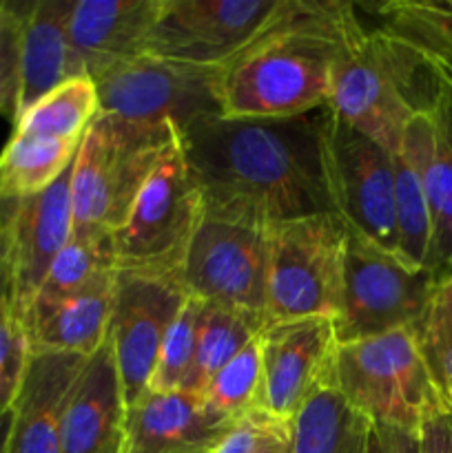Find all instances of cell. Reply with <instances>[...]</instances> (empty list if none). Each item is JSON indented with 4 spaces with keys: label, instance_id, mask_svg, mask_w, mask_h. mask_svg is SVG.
<instances>
[{
    "label": "cell",
    "instance_id": "obj_13",
    "mask_svg": "<svg viewBox=\"0 0 452 453\" xmlns=\"http://www.w3.org/2000/svg\"><path fill=\"white\" fill-rule=\"evenodd\" d=\"M286 0H162L144 53L199 66H226L282 13Z\"/></svg>",
    "mask_w": 452,
    "mask_h": 453
},
{
    "label": "cell",
    "instance_id": "obj_31",
    "mask_svg": "<svg viewBox=\"0 0 452 453\" xmlns=\"http://www.w3.org/2000/svg\"><path fill=\"white\" fill-rule=\"evenodd\" d=\"M204 301L189 296L160 348L158 365L151 376L149 392H177L189 383L198 349V327ZM146 392V394H149Z\"/></svg>",
    "mask_w": 452,
    "mask_h": 453
},
{
    "label": "cell",
    "instance_id": "obj_5",
    "mask_svg": "<svg viewBox=\"0 0 452 453\" xmlns=\"http://www.w3.org/2000/svg\"><path fill=\"white\" fill-rule=\"evenodd\" d=\"M335 389L375 427L417 434L430 411L448 405L439 394L410 327L339 343Z\"/></svg>",
    "mask_w": 452,
    "mask_h": 453
},
{
    "label": "cell",
    "instance_id": "obj_3",
    "mask_svg": "<svg viewBox=\"0 0 452 453\" xmlns=\"http://www.w3.org/2000/svg\"><path fill=\"white\" fill-rule=\"evenodd\" d=\"M428 102L430 82L415 53L381 25L368 29L353 4L332 66L328 111L394 153L408 119Z\"/></svg>",
    "mask_w": 452,
    "mask_h": 453
},
{
    "label": "cell",
    "instance_id": "obj_42",
    "mask_svg": "<svg viewBox=\"0 0 452 453\" xmlns=\"http://www.w3.org/2000/svg\"><path fill=\"white\" fill-rule=\"evenodd\" d=\"M4 303V274H3V259H0V305Z\"/></svg>",
    "mask_w": 452,
    "mask_h": 453
},
{
    "label": "cell",
    "instance_id": "obj_16",
    "mask_svg": "<svg viewBox=\"0 0 452 453\" xmlns=\"http://www.w3.org/2000/svg\"><path fill=\"white\" fill-rule=\"evenodd\" d=\"M160 9L162 0H75L69 18L75 75L93 80L142 56Z\"/></svg>",
    "mask_w": 452,
    "mask_h": 453
},
{
    "label": "cell",
    "instance_id": "obj_38",
    "mask_svg": "<svg viewBox=\"0 0 452 453\" xmlns=\"http://www.w3.org/2000/svg\"><path fill=\"white\" fill-rule=\"evenodd\" d=\"M375 427V425H372ZM381 441H384L386 451L388 453H419V442H417V434L401 432V429L393 427H377Z\"/></svg>",
    "mask_w": 452,
    "mask_h": 453
},
{
    "label": "cell",
    "instance_id": "obj_4",
    "mask_svg": "<svg viewBox=\"0 0 452 453\" xmlns=\"http://www.w3.org/2000/svg\"><path fill=\"white\" fill-rule=\"evenodd\" d=\"M175 140V128L140 127L97 113L71 171L74 234L113 237Z\"/></svg>",
    "mask_w": 452,
    "mask_h": 453
},
{
    "label": "cell",
    "instance_id": "obj_35",
    "mask_svg": "<svg viewBox=\"0 0 452 453\" xmlns=\"http://www.w3.org/2000/svg\"><path fill=\"white\" fill-rule=\"evenodd\" d=\"M288 438L291 423H282L261 410L235 423L213 453H266Z\"/></svg>",
    "mask_w": 452,
    "mask_h": 453
},
{
    "label": "cell",
    "instance_id": "obj_43",
    "mask_svg": "<svg viewBox=\"0 0 452 453\" xmlns=\"http://www.w3.org/2000/svg\"><path fill=\"white\" fill-rule=\"evenodd\" d=\"M211 453H213V451H211Z\"/></svg>",
    "mask_w": 452,
    "mask_h": 453
},
{
    "label": "cell",
    "instance_id": "obj_9",
    "mask_svg": "<svg viewBox=\"0 0 452 453\" xmlns=\"http://www.w3.org/2000/svg\"><path fill=\"white\" fill-rule=\"evenodd\" d=\"M434 286L425 268H415L346 230L341 310L332 321L337 341L350 343L415 326Z\"/></svg>",
    "mask_w": 452,
    "mask_h": 453
},
{
    "label": "cell",
    "instance_id": "obj_37",
    "mask_svg": "<svg viewBox=\"0 0 452 453\" xmlns=\"http://www.w3.org/2000/svg\"><path fill=\"white\" fill-rule=\"evenodd\" d=\"M403 44H406V47L415 53L417 60L421 62V66H424L430 75L443 80V82H448L452 87V56L450 53L437 51V49L417 47V44H408V42H403Z\"/></svg>",
    "mask_w": 452,
    "mask_h": 453
},
{
    "label": "cell",
    "instance_id": "obj_1",
    "mask_svg": "<svg viewBox=\"0 0 452 453\" xmlns=\"http://www.w3.org/2000/svg\"><path fill=\"white\" fill-rule=\"evenodd\" d=\"M326 106L295 118L208 115L177 133L204 212L270 228L335 215L323 168Z\"/></svg>",
    "mask_w": 452,
    "mask_h": 453
},
{
    "label": "cell",
    "instance_id": "obj_28",
    "mask_svg": "<svg viewBox=\"0 0 452 453\" xmlns=\"http://www.w3.org/2000/svg\"><path fill=\"white\" fill-rule=\"evenodd\" d=\"M115 273V255L111 237H93V234H71L69 243L53 261L31 312L51 308L69 296L78 295L84 288L93 286L100 279ZM27 314V317H29ZM27 321V319H25Z\"/></svg>",
    "mask_w": 452,
    "mask_h": 453
},
{
    "label": "cell",
    "instance_id": "obj_32",
    "mask_svg": "<svg viewBox=\"0 0 452 453\" xmlns=\"http://www.w3.org/2000/svg\"><path fill=\"white\" fill-rule=\"evenodd\" d=\"M377 12L386 29L452 51V0H397Z\"/></svg>",
    "mask_w": 452,
    "mask_h": 453
},
{
    "label": "cell",
    "instance_id": "obj_27",
    "mask_svg": "<svg viewBox=\"0 0 452 453\" xmlns=\"http://www.w3.org/2000/svg\"><path fill=\"white\" fill-rule=\"evenodd\" d=\"M261 327L264 326L257 319L246 314L222 305L204 303L199 314L195 363L184 392L202 394L213 376L229 365L253 339H257Z\"/></svg>",
    "mask_w": 452,
    "mask_h": 453
},
{
    "label": "cell",
    "instance_id": "obj_29",
    "mask_svg": "<svg viewBox=\"0 0 452 453\" xmlns=\"http://www.w3.org/2000/svg\"><path fill=\"white\" fill-rule=\"evenodd\" d=\"M202 401L217 420L230 427L246 416L261 411L260 341L253 339L229 365L213 376L202 392Z\"/></svg>",
    "mask_w": 452,
    "mask_h": 453
},
{
    "label": "cell",
    "instance_id": "obj_7",
    "mask_svg": "<svg viewBox=\"0 0 452 453\" xmlns=\"http://www.w3.org/2000/svg\"><path fill=\"white\" fill-rule=\"evenodd\" d=\"M222 71L142 56L93 78L100 113L151 128H175L222 113Z\"/></svg>",
    "mask_w": 452,
    "mask_h": 453
},
{
    "label": "cell",
    "instance_id": "obj_8",
    "mask_svg": "<svg viewBox=\"0 0 452 453\" xmlns=\"http://www.w3.org/2000/svg\"><path fill=\"white\" fill-rule=\"evenodd\" d=\"M202 217V193L186 166L177 137L146 177L127 219L111 237L115 268L182 273Z\"/></svg>",
    "mask_w": 452,
    "mask_h": 453
},
{
    "label": "cell",
    "instance_id": "obj_17",
    "mask_svg": "<svg viewBox=\"0 0 452 453\" xmlns=\"http://www.w3.org/2000/svg\"><path fill=\"white\" fill-rule=\"evenodd\" d=\"M127 401L109 334L87 358L62 418V453H122Z\"/></svg>",
    "mask_w": 452,
    "mask_h": 453
},
{
    "label": "cell",
    "instance_id": "obj_19",
    "mask_svg": "<svg viewBox=\"0 0 452 453\" xmlns=\"http://www.w3.org/2000/svg\"><path fill=\"white\" fill-rule=\"evenodd\" d=\"M229 429L207 410L202 394L149 392L127 411L122 453H211Z\"/></svg>",
    "mask_w": 452,
    "mask_h": 453
},
{
    "label": "cell",
    "instance_id": "obj_10",
    "mask_svg": "<svg viewBox=\"0 0 452 453\" xmlns=\"http://www.w3.org/2000/svg\"><path fill=\"white\" fill-rule=\"evenodd\" d=\"M323 168L332 212L355 237L397 255L393 153L326 106Z\"/></svg>",
    "mask_w": 452,
    "mask_h": 453
},
{
    "label": "cell",
    "instance_id": "obj_41",
    "mask_svg": "<svg viewBox=\"0 0 452 453\" xmlns=\"http://www.w3.org/2000/svg\"><path fill=\"white\" fill-rule=\"evenodd\" d=\"M288 447H291V438H288V441H284V442H279V445L270 447V449L266 453H288Z\"/></svg>",
    "mask_w": 452,
    "mask_h": 453
},
{
    "label": "cell",
    "instance_id": "obj_21",
    "mask_svg": "<svg viewBox=\"0 0 452 453\" xmlns=\"http://www.w3.org/2000/svg\"><path fill=\"white\" fill-rule=\"evenodd\" d=\"M75 0H34L22 4L16 119L62 82L78 78L69 44V18Z\"/></svg>",
    "mask_w": 452,
    "mask_h": 453
},
{
    "label": "cell",
    "instance_id": "obj_23",
    "mask_svg": "<svg viewBox=\"0 0 452 453\" xmlns=\"http://www.w3.org/2000/svg\"><path fill=\"white\" fill-rule=\"evenodd\" d=\"M425 75L430 82L428 111L434 124L433 159L428 166L433 242L425 270L434 281H441L452 274V87L428 71Z\"/></svg>",
    "mask_w": 452,
    "mask_h": 453
},
{
    "label": "cell",
    "instance_id": "obj_30",
    "mask_svg": "<svg viewBox=\"0 0 452 453\" xmlns=\"http://www.w3.org/2000/svg\"><path fill=\"white\" fill-rule=\"evenodd\" d=\"M412 332L439 394L452 407V274L437 281Z\"/></svg>",
    "mask_w": 452,
    "mask_h": 453
},
{
    "label": "cell",
    "instance_id": "obj_12",
    "mask_svg": "<svg viewBox=\"0 0 452 453\" xmlns=\"http://www.w3.org/2000/svg\"><path fill=\"white\" fill-rule=\"evenodd\" d=\"M186 299L189 292L180 273L115 268L109 341L113 345L127 410L149 392L162 341Z\"/></svg>",
    "mask_w": 452,
    "mask_h": 453
},
{
    "label": "cell",
    "instance_id": "obj_40",
    "mask_svg": "<svg viewBox=\"0 0 452 453\" xmlns=\"http://www.w3.org/2000/svg\"><path fill=\"white\" fill-rule=\"evenodd\" d=\"M9 427H12V410L0 414V453H7Z\"/></svg>",
    "mask_w": 452,
    "mask_h": 453
},
{
    "label": "cell",
    "instance_id": "obj_18",
    "mask_svg": "<svg viewBox=\"0 0 452 453\" xmlns=\"http://www.w3.org/2000/svg\"><path fill=\"white\" fill-rule=\"evenodd\" d=\"M84 365L75 354L31 352L12 405L7 453H62V418Z\"/></svg>",
    "mask_w": 452,
    "mask_h": 453
},
{
    "label": "cell",
    "instance_id": "obj_22",
    "mask_svg": "<svg viewBox=\"0 0 452 453\" xmlns=\"http://www.w3.org/2000/svg\"><path fill=\"white\" fill-rule=\"evenodd\" d=\"M113 274L51 308L31 312L25 321L31 352L93 357L109 334Z\"/></svg>",
    "mask_w": 452,
    "mask_h": 453
},
{
    "label": "cell",
    "instance_id": "obj_25",
    "mask_svg": "<svg viewBox=\"0 0 452 453\" xmlns=\"http://www.w3.org/2000/svg\"><path fill=\"white\" fill-rule=\"evenodd\" d=\"M368 429L370 423L328 388L291 423L288 453H366Z\"/></svg>",
    "mask_w": 452,
    "mask_h": 453
},
{
    "label": "cell",
    "instance_id": "obj_14",
    "mask_svg": "<svg viewBox=\"0 0 452 453\" xmlns=\"http://www.w3.org/2000/svg\"><path fill=\"white\" fill-rule=\"evenodd\" d=\"M71 171L74 166L40 195L20 202H0L4 303L22 326L53 261L74 234Z\"/></svg>",
    "mask_w": 452,
    "mask_h": 453
},
{
    "label": "cell",
    "instance_id": "obj_6",
    "mask_svg": "<svg viewBox=\"0 0 452 453\" xmlns=\"http://www.w3.org/2000/svg\"><path fill=\"white\" fill-rule=\"evenodd\" d=\"M344 239L346 228L335 215L270 226L264 326L339 317Z\"/></svg>",
    "mask_w": 452,
    "mask_h": 453
},
{
    "label": "cell",
    "instance_id": "obj_11",
    "mask_svg": "<svg viewBox=\"0 0 452 453\" xmlns=\"http://www.w3.org/2000/svg\"><path fill=\"white\" fill-rule=\"evenodd\" d=\"M180 274L189 296L242 312L264 326L269 228L204 212Z\"/></svg>",
    "mask_w": 452,
    "mask_h": 453
},
{
    "label": "cell",
    "instance_id": "obj_20",
    "mask_svg": "<svg viewBox=\"0 0 452 453\" xmlns=\"http://www.w3.org/2000/svg\"><path fill=\"white\" fill-rule=\"evenodd\" d=\"M434 124L428 109L417 111L401 133L394 162V215L397 255L415 268H425L433 242L428 199V166L433 159Z\"/></svg>",
    "mask_w": 452,
    "mask_h": 453
},
{
    "label": "cell",
    "instance_id": "obj_36",
    "mask_svg": "<svg viewBox=\"0 0 452 453\" xmlns=\"http://www.w3.org/2000/svg\"><path fill=\"white\" fill-rule=\"evenodd\" d=\"M419 453H452V407L430 411L417 432Z\"/></svg>",
    "mask_w": 452,
    "mask_h": 453
},
{
    "label": "cell",
    "instance_id": "obj_15",
    "mask_svg": "<svg viewBox=\"0 0 452 453\" xmlns=\"http://www.w3.org/2000/svg\"><path fill=\"white\" fill-rule=\"evenodd\" d=\"M261 410L292 423L323 389L335 388L337 341L332 319L310 317L261 327Z\"/></svg>",
    "mask_w": 452,
    "mask_h": 453
},
{
    "label": "cell",
    "instance_id": "obj_24",
    "mask_svg": "<svg viewBox=\"0 0 452 453\" xmlns=\"http://www.w3.org/2000/svg\"><path fill=\"white\" fill-rule=\"evenodd\" d=\"M82 142L12 133L0 153V202H20L47 190L74 166Z\"/></svg>",
    "mask_w": 452,
    "mask_h": 453
},
{
    "label": "cell",
    "instance_id": "obj_33",
    "mask_svg": "<svg viewBox=\"0 0 452 453\" xmlns=\"http://www.w3.org/2000/svg\"><path fill=\"white\" fill-rule=\"evenodd\" d=\"M31 348L20 319L7 303L0 305V414L12 410L29 365Z\"/></svg>",
    "mask_w": 452,
    "mask_h": 453
},
{
    "label": "cell",
    "instance_id": "obj_39",
    "mask_svg": "<svg viewBox=\"0 0 452 453\" xmlns=\"http://www.w3.org/2000/svg\"><path fill=\"white\" fill-rule=\"evenodd\" d=\"M366 453H388L386 451V445L384 441H381L379 432H377V427L368 429V441H366Z\"/></svg>",
    "mask_w": 452,
    "mask_h": 453
},
{
    "label": "cell",
    "instance_id": "obj_26",
    "mask_svg": "<svg viewBox=\"0 0 452 453\" xmlns=\"http://www.w3.org/2000/svg\"><path fill=\"white\" fill-rule=\"evenodd\" d=\"M100 113L97 88L89 75H78L40 97L25 111L12 133L49 137L62 142H82L93 119Z\"/></svg>",
    "mask_w": 452,
    "mask_h": 453
},
{
    "label": "cell",
    "instance_id": "obj_2",
    "mask_svg": "<svg viewBox=\"0 0 452 453\" xmlns=\"http://www.w3.org/2000/svg\"><path fill=\"white\" fill-rule=\"evenodd\" d=\"M350 7L286 0L277 20L222 71V115L295 118L328 106Z\"/></svg>",
    "mask_w": 452,
    "mask_h": 453
},
{
    "label": "cell",
    "instance_id": "obj_34",
    "mask_svg": "<svg viewBox=\"0 0 452 453\" xmlns=\"http://www.w3.org/2000/svg\"><path fill=\"white\" fill-rule=\"evenodd\" d=\"M22 4L0 0V118L13 124L20 88Z\"/></svg>",
    "mask_w": 452,
    "mask_h": 453
}]
</instances>
